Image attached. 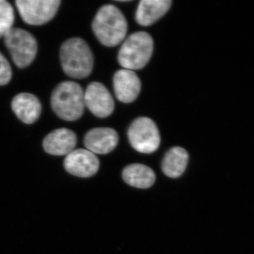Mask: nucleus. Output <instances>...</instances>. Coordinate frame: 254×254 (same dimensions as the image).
<instances>
[{
    "label": "nucleus",
    "instance_id": "nucleus-1",
    "mask_svg": "<svg viewBox=\"0 0 254 254\" xmlns=\"http://www.w3.org/2000/svg\"><path fill=\"white\" fill-rule=\"evenodd\" d=\"M93 33L103 46L115 47L125 41L128 24L123 12L112 4L102 6L92 23Z\"/></svg>",
    "mask_w": 254,
    "mask_h": 254
},
{
    "label": "nucleus",
    "instance_id": "nucleus-2",
    "mask_svg": "<svg viewBox=\"0 0 254 254\" xmlns=\"http://www.w3.org/2000/svg\"><path fill=\"white\" fill-rule=\"evenodd\" d=\"M60 61L64 73L77 79L88 77L94 65L91 48L84 40L79 38H70L62 45Z\"/></svg>",
    "mask_w": 254,
    "mask_h": 254
},
{
    "label": "nucleus",
    "instance_id": "nucleus-3",
    "mask_svg": "<svg viewBox=\"0 0 254 254\" xmlns=\"http://www.w3.org/2000/svg\"><path fill=\"white\" fill-rule=\"evenodd\" d=\"M51 105L60 118L66 121H76L84 112V91L76 82H62L52 93Z\"/></svg>",
    "mask_w": 254,
    "mask_h": 254
},
{
    "label": "nucleus",
    "instance_id": "nucleus-4",
    "mask_svg": "<svg viewBox=\"0 0 254 254\" xmlns=\"http://www.w3.org/2000/svg\"><path fill=\"white\" fill-rule=\"evenodd\" d=\"M154 43L149 33L135 32L125 38L118 54V62L125 69H141L150 61Z\"/></svg>",
    "mask_w": 254,
    "mask_h": 254
},
{
    "label": "nucleus",
    "instance_id": "nucleus-5",
    "mask_svg": "<svg viewBox=\"0 0 254 254\" xmlns=\"http://www.w3.org/2000/svg\"><path fill=\"white\" fill-rule=\"evenodd\" d=\"M4 37V43L15 64L25 68L36 58L38 43L29 32L22 28H12Z\"/></svg>",
    "mask_w": 254,
    "mask_h": 254
},
{
    "label": "nucleus",
    "instance_id": "nucleus-6",
    "mask_svg": "<svg viewBox=\"0 0 254 254\" xmlns=\"http://www.w3.org/2000/svg\"><path fill=\"white\" fill-rule=\"evenodd\" d=\"M127 134L130 144L139 153H154L160 146L158 127L153 120L146 117L135 120L130 125Z\"/></svg>",
    "mask_w": 254,
    "mask_h": 254
},
{
    "label": "nucleus",
    "instance_id": "nucleus-7",
    "mask_svg": "<svg viewBox=\"0 0 254 254\" xmlns=\"http://www.w3.org/2000/svg\"><path fill=\"white\" fill-rule=\"evenodd\" d=\"M60 0H17L16 6L23 21L32 26L49 22L58 12Z\"/></svg>",
    "mask_w": 254,
    "mask_h": 254
},
{
    "label": "nucleus",
    "instance_id": "nucleus-8",
    "mask_svg": "<svg viewBox=\"0 0 254 254\" xmlns=\"http://www.w3.org/2000/svg\"><path fill=\"white\" fill-rule=\"evenodd\" d=\"M85 107L97 118L110 116L115 110V101L109 90L99 82H93L84 92Z\"/></svg>",
    "mask_w": 254,
    "mask_h": 254
},
{
    "label": "nucleus",
    "instance_id": "nucleus-9",
    "mask_svg": "<svg viewBox=\"0 0 254 254\" xmlns=\"http://www.w3.org/2000/svg\"><path fill=\"white\" fill-rule=\"evenodd\" d=\"M64 167L73 176L87 178L96 174L100 162L96 155L87 149L73 150L66 155Z\"/></svg>",
    "mask_w": 254,
    "mask_h": 254
},
{
    "label": "nucleus",
    "instance_id": "nucleus-10",
    "mask_svg": "<svg viewBox=\"0 0 254 254\" xmlns=\"http://www.w3.org/2000/svg\"><path fill=\"white\" fill-rule=\"evenodd\" d=\"M113 86L115 95L120 102L131 103L141 92V80L134 71L123 68L114 75Z\"/></svg>",
    "mask_w": 254,
    "mask_h": 254
},
{
    "label": "nucleus",
    "instance_id": "nucleus-11",
    "mask_svg": "<svg viewBox=\"0 0 254 254\" xmlns=\"http://www.w3.org/2000/svg\"><path fill=\"white\" fill-rule=\"evenodd\" d=\"M118 132L109 127L92 128L84 137L86 149L95 155H105L113 151L118 144Z\"/></svg>",
    "mask_w": 254,
    "mask_h": 254
},
{
    "label": "nucleus",
    "instance_id": "nucleus-12",
    "mask_svg": "<svg viewBox=\"0 0 254 254\" xmlns=\"http://www.w3.org/2000/svg\"><path fill=\"white\" fill-rule=\"evenodd\" d=\"M77 143L76 133L66 128H58L45 137L43 146L48 154L67 155L74 150Z\"/></svg>",
    "mask_w": 254,
    "mask_h": 254
},
{
    "label": "nucleus",
    "instance_id": "nucleus-13",
    "mask_svg": "<svg viewBox=\"0 0 254 254\" xmlns=\"http://www.w3.org/2000/svg\"><path fill=\"white\" fill-rule=\"evenodd\" d=\"M11 108L17 118L23 123L31 125L38 120L41 113V103L36 95L19 93L14 97Z\"/></svg>",
    "mask_w": 254,
    "mask_h": 254
},
{
    "label": "nucleus",
    "instance_id": "nucleus-14",
    "mask_svg": "<svg viewBox=\"0 0 254 254\" xmlns=\"http://www.w3.org/2000/svg\"><path fill=\"white\" fill-rule=\"evenodd\" d=\"M171 4L170 0H142L136 10L137 23L143 26L153 24L168 12Z\"/></svg>",
    "mask_w": 254,
    "mask_h": 254
},
{
    "label": "nucleus",
    "instance_id": "nucleus-15",
    "mask_svg": "<svg viewBox=\"0 0 254 254\" xmlns=\"http://www.w3.org/2000/svg\"><path fill=\"white\" fill-rule=\"evenodd\" d=\"M124 180L130 186L147 189L153 186L155 181L154 171L143 164H131L123 170Z\"/></svg>",
    "mask_w": 254,
    "mask_h": 254
},
{
    "label": "nucleus",
    "instance_id": "nucleus-16",
    "mask_svg": "<svg viewBox=\"0 0 254 254\" xmlns=\"http://www.w3.org/2000/svg\"><path fill=\"white\" fill-rule=\"evenodd\" d=\"M189 161V154L182 147H173L168 150L162 163V170L166 176L177 178L186 170Z\"/></svg>",
    "mask_w": 254,
    "mask_h": 254
},
{
    "label": "nucleus",
    "instance_id": "nucleus-17",
    "mask_svg": "<svg viewBox=\"0 0 254 254\" xmlns=\"http://www.w3.org/2000/svg\"><path fill=\"white\" fill-rule=\"evenodd\" d=\"M14 18L12 6L7 1L0 0V38L12 28Z\"/></svg>",
    "mask_w": 254,
    "mask_h": 254
},
{
    "label": "nucleus",
    "instance_id": "nucleus-18",
    "mask_svg": "<svg viewBox=\"0 0 254 254\" xmlns=\"http://www.w3.org/2000/svg\"><path fill=\"white\" fill-rule=\"evenodd\" d=\"M12 71L9 62L0 53V86L7 84L11 79Z\"/></svg>",
    "mask_w": 254,
    "mask_h": 254
}]
</instances>
